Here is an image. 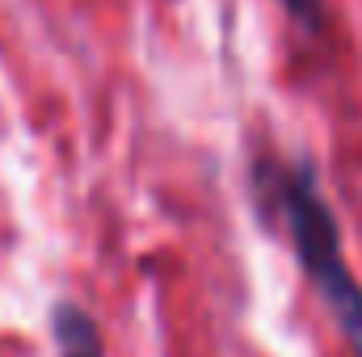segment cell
Masks as SVG:
<instances>
[{"instance_id": "1", "label": "cell", "mask_w": 362, "mask_h": 357, "mask_svg": "<svg viewBox=\"0 0 362 357\" xmlns=\"http://www.w3.org/2000/svg\"><path fill=\"white\" fill-rule=\"evenodd\" d=\"M249 189L257 214L282 227L308 286L333 315L350 357H362V282L350 269L341 223L320 189V173L308 156L257 152L249 164Z\"/></svg>"}, {"instance_id": "2", "label": "cell", "mask_w": 362, "mask_h": 357, "mask_svg": "<svg viewBox=\"0 0 362 357\" xmlns=\"http://www.w3.org/2000/svg\"><path fill=\"white\" fill-rule=\"evenodd\" d=\"M51 341H55V357H105L101 328L93 311L81 307L76 298H59L51 307Z\"/></svg>"}, {"instance_id": "3", "label": "cell", "mask_w": 362, "mask_h": 357, "mask_svg": "<svg viewBox=\"0 0 362 357\" xmlns=\"http://www.w3.org/2000/svg\"><path fill=\"white\" fill-rule=\"evenodd\" d=\"M291 13H295V21H303L308 30H320V21H325V0H282Z\"/></svg>"}]
</instances>
